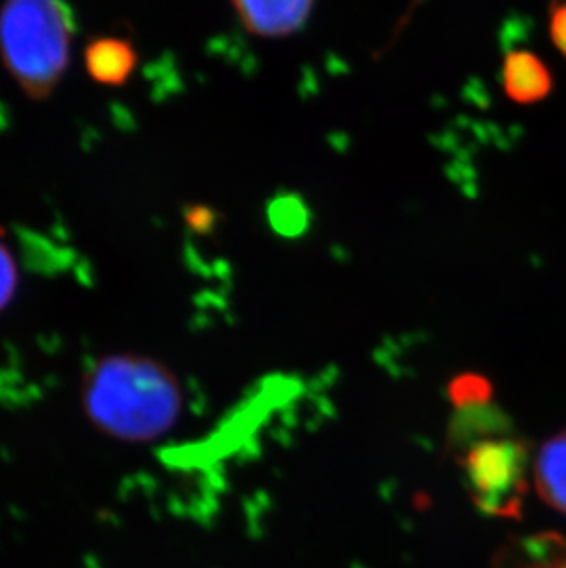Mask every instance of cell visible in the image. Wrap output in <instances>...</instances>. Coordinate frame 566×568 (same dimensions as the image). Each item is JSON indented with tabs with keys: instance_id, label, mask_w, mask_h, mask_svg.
I'll use <instances>...</instances> for the list:
<instances>
[{
	"instance_id": "5b68a950",
	"label": "cell",
	"mask_w": 566,
	"mask_h": 568,
	"mask_svg": "<svg viewBox=\"0 0 566 568\" xmlns=\"http://www.w3.org/2000/svg\"><path fill=\"white\" fill-rule=\"evenodd\" d=\"M503 87L512 102L534 105L550 97L554 74L550 67L534 52L509 50L503 61Z\"/></svg>"
},
{
	"instance_id": "9c48e42d",
	"label": "cell",
	"mask_w": 566,
	"mask_h": 568,
	"mask_svg": "<svg viewBox=\"0 0 566 568\" xmlns=\"http://www.w3.org/2000/svg\"><path fill=\"white\" fill-rule=\"evenodd\" d=\"M269 225L279 236L294 240L311 226V210L304 197L294 192L279 193L267 206Z\"/></svg>"
},
{
	"instance_id": "7a4b0ae2",
	"label": "cell",
	"mask_w": 566,
	"mask_h": 568,
	"mask_svg": "<svg viewBox=\"0 0 566 568\" xmlns=\"http://www.w3.org/2000/svg\"><path fill=\"white\" fill-rule=\"evenodd\" d=\"M70 36L64 0H6L0 8V61L33 100L49 97L63 78Z\"/></svg>"
},
{
	"instance_id": "52a82bcc",
	"label": "cell",
	"mask_w": 566,
	"mask_h": 568,
	"mask_svg": "<svg viewBox=\"0 0 566 568\" xmlns=\"http://www.w3.org/2000/svg\"><path fill=\"white\" fill-rule=\"evenodd\" d=\"M532 483L548 508L566 515V429L540 445L532 464Z\"/></svg>"
},
{
	"instance_id": "8fae6325",
	"label": "cell",
	"mask_w": 566,
	"mask_h": 568,
	"mask_svg": "<svg viewBox=\"0 0 566 568\" xmlns=\"http://www.w3.org/2000/svg\"><path fill=\"white\" fill-rule=\"evenodd\" d=\"M550 39L566 58V0H556L550 10Z\"/></svg>"
},
{
	"instance_id": "30bf717a",
	"label": "cell",
	"mask_w": 566,
	"mask_h": 568,
	"mask_svg": "<svg viewBox=\"0 0 566 568\" xmlns=\"http://www.w3.org/2000/svg\"><path fill=\"white\" fill-rule=\"evenodd\" d=\"M19 285L17 263L6 245L0 243V312L10 304Z\"/></svg>"
},
{
	"instance_id": "ba28073f",
	"label": "cell",
	"mask_w": 566,
	"mask_h": 568,
	"mask_svg": "<svg viewBox=\"0 0 566 568\" xmlns=\"http://www.w3.org/2000/svg\"><path fill=\"white\" fill-rule=\"evenodd\" d=\"M89 74L102 85H122L137 67L133 44L118 38L94 39L85 50Z\"/></svg>"
},
{
	"instance_id": "277c9868",
	"label": "cell",
	"mask_w": 566,
	"mask_h": 568,
	"mask_svg": "<svg viewBox=\"0 0 566 568\" xmlns=\"http://www.w3.org/2000/svg\"><path fill=\"white\" fill-rule=\"evenodd\" d=\"M246 32L262 39H282L310 21L316 0H230Z\"/></svg>"
},
{
	"instance_id": "6da1fadb",
	"label": "cell",
	"mask_w": 566,
	"mask_h": 568,
	"mask_svg": "<svg viewBox=\"0 0 566 568\" xmlns=\"http://www.w3.org/2000/svg\"><path fill=\"white\" fill-rule=\"evenodd\" d=\"M87 418L113 440H159L181 418V381L159 361L137 354L108 355L81 385Z\"/></svg>"
},
{
	"instance_id": "8992f818",
	"label": "cell",
	"mask_w": 566,
	"mask_h": 568,
	"mask_svg": "<svg viewBox=\"0 0 566 568\" xmlns=\"http://www.w3.org/2000/svg\"><path fill=\"white\" fill-rule=\"evenodd\" d=\"M487 568H566V534L539 531L512 537L498 548Z\"/></svg>"
},
{
	"instance_id": "3957f363",
	"label": "cell",
	"mask_w": 566,
	"mask_h": 568,
	"mask_svg": "<svg viewBox=\"0 0 566 568\" xmlns=\"http://www.w3.org/2000/svg\"><path fill=\"white\" fill-rule=\"evenodd\" d=\"M469 440L458 444L459 466L475 505L495 517L512 519L523 511L528 494L532 464L528 445L504 427L464 433Z\"/></svg>"
}]
</instances>
